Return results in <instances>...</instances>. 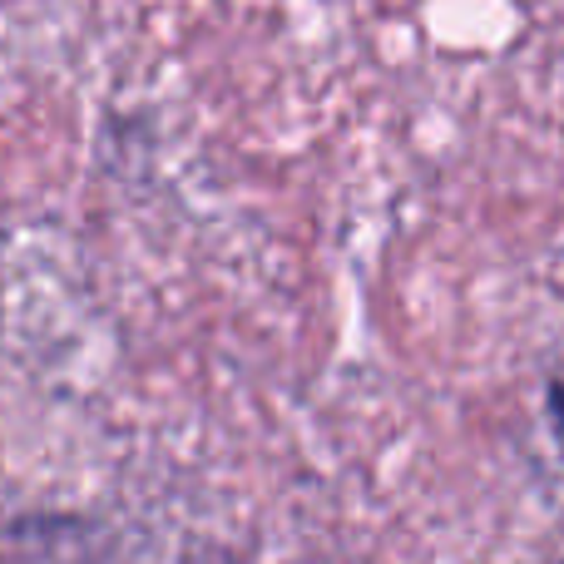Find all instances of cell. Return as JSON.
I'll list each match as a JSON object with an SVG mask.
<instances>
[{"label": "cell", "mask_w": 564, "mask_h": 564, "mask_svg": "<svg viewBox=\"0 0 564 564\" xmlns=\"http://www.w3.org/2000/svg\"><path fill=\"white\" fill-rule=\"evenodd\" d=\"M550 421H555V431L564 436V381L550 387Z\"/></svg>", "instance_id": "6da1fadb"}]
</instances>
